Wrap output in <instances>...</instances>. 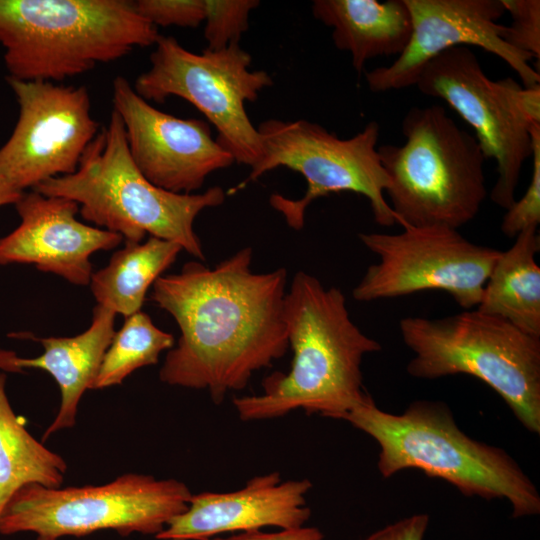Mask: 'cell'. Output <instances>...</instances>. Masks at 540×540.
<instances>
[{
    "instance_id": "obj_18",
    "label": "cell",
    "mask_w": 540,
    "mask_h": 540,
    "mask_svg": "<svg viewBox=\"0 0 540 540\" xmlns=\"http://www.w3.org/2000/svg\"><path fill=\"white\" fill-rule=\"evenodd\" d=\"M116 314L100 305L93 309L90 326L74 337L32 339L40 342L44 352L36 358L18 357L15 352L0 350V371L23 372L40 369L48 372L60 389L59 411L42 439L76 423L78 405L84 392L91 389L103 356L115 334Z\"/></svg>"
},
{
    "instance_id": "obj_1",
    "label": "cell",
    "mask_w": 540,
    "mask_h": 540,
    "mask_svg": "<svg viewBox=\"0 0 540 540\" xmlns=\"http://www.w3.org/2000/svg\"><path fill=\"white\" fill-rule=\"evenodd\" d=\"M252 256L244 247L213 268L191 261L154 282L151 299L180 330L159 372L163 383L205 389L219 404L289 349L287 270L254 273Z\"/></svg>"
},
{
    "instance_id": "obj_6",
    "label": "cell",
    "mask_w": 540,
    "mask_h": 540,
    "mask_svg": "<svg viewBox=\"0 0 540 540\" xmlns=\"http://www.w3.org/2000/svg\"><path fill=\"white\" fill-rule=\"evenodd\" d=\"M402 134L403 144L378 147L396 223L458 230L473 220L487 196L486 159L475 136L440 105L410 108Z\"/></svg>"
},
{
    "instance_id": "obj_5",
    "label": "cell",
    "mask_w": 540,
    "mask_h": 540,
    "mask_svg": "<svg viewBox=\"0 0 540 540\" xmlns=\"http://www.w3.org/2000/svg\"><path fill=\"white\" fill-rule=\"evenodd\" d=\"M159 37L127 0H0V44L10 78L60 82Z\"/></svg>"
},
{
    "instance_id": "obj_31",
    "label": "cell",
    "mask_w": 540,
    "mask_h": 540,
    "mask_svg": "<svg viewBox=\"0 0 540 540\" xmlns=\"http://www.w3.org/2000/svg\"><path fill=\"white\" fill-rule=\"evenodd\" d=\"M24 192L15 188L1 173H0V207L16 204Z\"/></svg>"
},
{
    "instance_id": "obj_30",
    "label": "cell",
    "mask_w": 540,
    "mask_h": 540,
    "mask_svg": "<svg viewBox=\"0 0 540 540\" xmlns=\"http://www.w3.org/2000/svg\"><path fill=\"white\" fill-rule=\"evenodd\" d=\"M323 533L316 527H298L281 529L278 532H262L261 530L241 532L232 536H216L208 540H323Z\"/></svg>"
},
{
    "instance_id": "obj_4",
    "label": "cell",
    "mask_w": 540,
    "mask_h": 540,
    "mask_svg": "<svg viewBox=\"0 0 540 540\" xmlns=\"http://www.w3.org/2000/svg\"><path fill=\"white\" fill-rule=\"evenodd\" d=\"M33 190L76 202L83 219L121 235L125 243H140L149 234L180 245L200 261L205 256L194 221L226 197L219 186L180 194L151 183L132 160L124 125L114 110L74 173L48 179Z\"/></svg>"
},
{
    "instance_id": "obj_10",
    "label": "cell",
    "mask_w": 540,
    "mask_h": 540,
    "mask_svg": "<svg viewBox=\"0 0 540 540\" xmlns=\"http://www.w3.org/2000/svg\"><path fill=\"white\" fill-rule=\"evenodd\" d=\"M150 62L133 87L139 96L157 103L170 96L188 101L215 126L217 142L235 161L251 168L260 160L261 136L245 104L256 101L273 80L264 70H250L251 55L239 43L198 54L172 36L159 35Z\"/></svg>"
},
{
    "instance_id": "obj_12",
    "label": "cell",
    "mask_w": 540,
    "mask_h": 540,
    "mask_svg": "<svg viewBox=\"0 0 540 540\" xmlns=\"http://www.w3.org/2000/svg\"><path fill=\"white\" fill-rule=\"evenodd\" d=\"M19 107L16 125L0 147V173L18 190L74 173L99 133L85 86L7 77Z\"/></svg>"
},
{
    "instance_id": "obj_8",
    "label": "cell",
    "mask_w": 540,
    "mask_h": 540,
    "mask_svg": "<svg viewBox=\"0 0 540 540\" xmlns=\"http://www.w3.org/2000/svg\"><path fill=\"white\" fill-rule=\"evenodd\" d=\"M257 130L262 140L261 158L251 167L248 177L226 195L270 170L286 167L305 178L307 190L300 199L272 194L269 202L292 229L303 228L306 210L314 200L344 191L366 197L379 225L396 223L384 196L390 180L378 153L380 127L376 121L347 139L304 119H270L260 123Z\"/></svg>"
},
{
    "instance_id": "obj_2",
    "label": "cell",
    "mask_w": 540,
    "mask_h": 540,
    "mask_svg": "<svg viewBox=\"0 0 540 540\" xmlns=\"http://www.w3.org/2000/svg\"><path fill=\"white\" fill-rule=\"evenodd\" d=\"M290 369L262 382L261 394L236 397L242 421L282 417L296 410L344 420L370 396L363 388L362 361L381 350L350 318L345 295L298 271L285 297Z\"/></svg>"
},
{
    "instance_id": "obj_14",
    "label": "cell",
    "mask_w": 540,
    "mask_h": 540,
    "mask_svg": "<svg viewBox=\"0 0 540 540\" xmlns=\"http://www.w3.org/2000/svg\"><path fill=\"white\" fill-rule=\"evenodd\" d=\"M412 32L404 51L389 66L366 73L375 93L414 86L425 66L440 53L458 46H477L498 56L520 77L524 87L540 85L532 56L518 51L502 38L506 13L501 0H405Z\"/></svg>"
},
{
    "instance_id": "obj_13",
    "label": "cell",
    "mask_w": 540,
    "mask_h": 540,
    "mask_svg": "<svg viewBox=\"0 0 540 540\" xmlns=\"http://www.w3.org/2000/svg\"><path fill=\"white\" fill-rule=\"evenodd\" d=\"M422 94L444 100L473 129L485 159L496 162L490 198L508 209L525 161L531 157L530 124L511 104L501 80H491L467 46L450 48L423 69L415 84Z\"/></svg>"
},
{
    "instance_id": "obj_9",
    "label": "cell",
    "mask_w": 540,
    "mask_h": 540,
    "mask_svg": "<svg viewBox=\"0 0 540 540\" xmlns=\"http://www.w3.org/2000/svg\"><path fill=\"white\" fill-rule=\"evenodd\" d=\"M192 496L183 482L127 473L99 486L27 484L8 500L0 534L33 532L38 538L86 536L99 530L158 535L184 512Z\"/></svg>"
},
{
    "instance_id": "obj_24",
    "label": "cell",
    "mask_w": 540,
    "mask_h": 540,
    "mask_svg": "<svg viewBox=\"0 0 540 540\" xmlns=\"http://www.w3.org/2000/svg\"><path fill=\"white\" fill-rule=\"evenodd\" d=\"M204 38L207 49L221 50L239 43L248 29L250 11L260 2L257 0H204Z\"/></svg>"
},
{
    "instance_id": "obj_25",
    "label": "cell",
    "mask_w": 540,
    "mask_h": 540,
    "mask_svg": "<svg viewBox=\"0 0 540 540\" xmlns=\"http://www.w3.org/2000/svg\"><path fill=\"white\" fill-rule=\"evenodd\" d=\"M532 140V175L520 200L506 209L501 231L508 238H515L522 231L537 228L540 223V124L530 127Z\"/></svg>"
},
{
    "instance_id": "obj_16",
    "label": "cell",
    "mask_w": 540,
    "mask_h": 540,
    "mask_svg": "<svg viewBox=\"0 0 540 540\" xmlns=\"http://www.w3.org/2000/svg\"><path fill=\"white\" fill-rule=\"evenodd\" d=\"M20 224L0 238V265L32 264L78 285H89L90 257L119 245L121 235L76 218L79 205L37 191L23 193L15 204Z\"/></svg>"
},
{
    "instance_id": "obj_20",
    "label": "cell",
    "mask_w": 540,
    "mask_h": 540,
    "mask_svg": "<svg viewBox=\"0 0 540 540\" xmlns=\"http://www.w3.org/2000/svg\"><path fill=\"white\" fill-rule=\"evenodd\" d=\"M539 250L537 228L519 233L514 244L501 251L476 307L536 338H540V267L536 262Z\"/></svg>"
},
{
    "instance_id": "obj_21",
    "label": "cell",
    "mask_w": 540,
    "mask_h": 540,
    "mask_svg": "<svg viewBox=\"0 0 540 540\" xmlns=\"http://www.w3.org/2000/svg\"><path fill=\"white\" fill-rule=\"evenodd\" d=\"M182 250L174 242L153 236L143 243H125L107 266L91 275L89 285L97 305L124 317L141 311L150 286Z\"/></svg>"
},
{
    "instance_id": "obj_17",
    "label": "cell",
    "mask_w": 540,
    "mask_h": 540,
    "mask_svg": "<svg viewBox=\"0 0 540 540\" xmlns=\"http://www.w3.org/2000/svg\"><path fill=\"white\" fill-rule=\"evenodd\" d=\"M308 479L282 480L277 471L251 478L232 492L192 494L187 509L169 521L159 540H208L228 532L264 527L292 529L311 516Z\"/></svg>"
},
{
    "instance_id": "obj_7",
    "label": "cell",
    "mask_w": 540,
    "mask_h": 540,
    "mask_svg": "<svg viewBox=\"0 0 540 540\" xmlns=\"http://www.w3.org/2000/svg\"><path fill=\"white\" fill-rule=\"evenodd\" d=\"M399 328L413 353L406 367L410 376L476 377L528 431L540 433V338L477 309L434 319L409 316Z\"/></svg>"
},
{
    "instance_id": "obj_28",
    "label": "cell",
    "mask_w": 540,
    "mask_h": 540,
    "mask_svg": "<svg viewBox=\"0 0 540 540\" xmlns=\"http://www.w3.org/2000/svg\"><path fill=\"white\" fill-rule=\"evenodd\" d=\"M501 81L518 113L530 124H540V85L524 87L510 77Z\"/></svg>"
},
{
    "instance_id": "obj_15",
    "label": "cell",
    "mask_w": 540,
    "mask_h": 540,
    "mask_svg": "<svg viewBox=\"0 0 540 540\" xmlns=\"http://www.w3.org/2000/svg\"><path fill=\"white\" fill-rule=\"evenodd\" d=\"M112 100L124 125L132 160L157 187L192 194L211 173L235 161L212 138L206 122L182 119L156 109L122 76L113 81Z\"/></svg>"
},
{
    "instance_id": "obj_3",
    "label": "cell",
    "mask_w": 540,
    "mask_h": 540,
    "mask_svg": "<svg viewBox=\"0 0 540 540\" xmlns=\"http://www.w3.org/2000/svg\"><path fill=\"white\" fill-rule=\"evenodd\" d=\"M379 446L383 478L417 469L444 480L464 496L506 499L513 518L540 513V494L503 448L469 437L442 401L415 400L401 414L381 410L371 398L345 418Z\"/></svg>"
},
{
    "instance_id": "obj_22",
    "label": "cell",
    "mask_w": 540,
    "mask_h": 540,
    "mask_svg": "<svg viewBox=\"0 0 540 540\" xmlns=\"http://www.w3.org/2000/svg\"><path fill=\"white\" fill-rule=\"evenodd\" d=\"M0 371V515L12 495L27 484L60 487L65 460L36 440L18 418L6 395Z\"/></svg>"
},
{
    "instance_id": "obj_11",
    "label": "cell",
    "mask_w": 540,
    "mask_h": 540,
    "mask_svg": "<svg viewBox=\"0 0 540 540\" xmlns=\"http://www.w3.org/2000/svg\"><path fill=\"white\" fill-rule=\"evenodd\" d=\"M402 228L395 234H359L379 261L354 287V299L372 302L442 290L464 310L476 308L501 251L472 243L449 227Z\"/></svg>"
},
{
    "instance_id": "obj_27",
    "label": "cell",
    "mask_w": 540,
    "mask_h": 540,
    "mask_svg": "<svg viewBox=\"0 0 540 540\" xmlns=\"http://www.w3.org/2000/svg\"><path fill=\"white\" fill-rule=\"evenodd\" d=\"M133 5L155 27L196 28L205 20L204 0H137Z\"/></svg>"
},
{
    "instance_id": "obj_32",
    "label": "cell",
    "mask_w": 540,
    "mask_h": 540,
    "mask_svg": "<svg viewBox=\"0 0 540 540\" xmlns=\"http://www.w3.org/2000/svg\"><path fill=\"white\" fill-rule=\"evenodd\" d=\"M37 540H57V539L37 538Z\"/></svg>"
},
{
    "instance_id": "obj_23",
    "label": "cell",
    "mask_w": 540,
    "mask_h": 540,
    "mask_svg": "<svg viewBox=\"0 0 540 540\" xmlns=\"http://www.w3.org/2000/svg\"><path fill=\"white\" fill-rule=\"evenodd\" d=\"M174 344V337L158 328L145 312L125 317L103 356L91 389L121 384L135 370L156 364L160 354Z\"/></svg>"
},
{
    "instance_id": "obj_26",
    "label": "cell",
    "mask_w": 540,
    "mask_h": 540,
    "mask_svg": "<svg viewBox=\"0 0 540 540\" xmlns=\"http://www.w3.org/2000/svg\"><path fill=\"white\" fill-rule=\"evenodd\" d=\"M512 17L509 26L504 25L502 38L511 47L540 59V1L501 0Z\"/></svg>"
},
{
    "instance_id": "obj_29",
    "label": "cell",
    "mask_w": 540,
    "mask_h": 540,
    "mask_svg": "<svg viewBox=\"0 0 540 540\" xmlns=\"http://www.w3.org/2000/svg\"><path fill=\"white\" fill-rule=\"evenodd\" d=\"M428 524L427 514H414L376 530L363 540H423Z\"/></svg>"
},
{
    "instance_id": "obj_19",
    "label": "cell",
    "mask_w": 540,
    "mask_h": 540,
    "mask_svg": "<svg viewBox=\"0 0 540 540\" xmlns=\"http://www.w3.org/2000/svg\"><path fill=\"white\" fill-rule=\"evenodd\" d=\"M314 17L332 28L334 45L351 55L360 74L377 56L400 55L412 32L405 0H315Z\"/></svg>"
}]
</instances>
